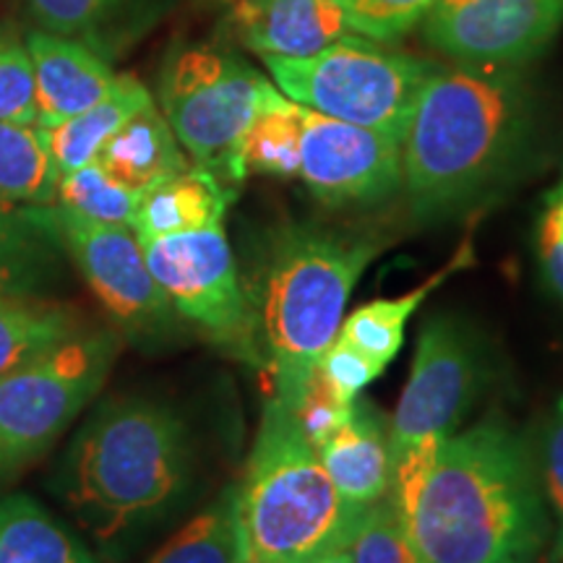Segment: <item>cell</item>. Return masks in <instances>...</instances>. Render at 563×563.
<instances>
[{
    "mask_svg": "<svg viewBox=\"0 0 563 563\" xmlns=\"http://www.w3.org/2000/svg\"><path fill=\"white\" fill-rule=\"evenodd\" d=\"M534 133L532 95L517 66H435L402 136V188L412 214H464L519 170Z\"/></svg>",
    "mask_w": 563,
    "mask_h": 563,
    "instance_id": "cell-1",
    "label": "cell"
},
{
    "mask_svg": "<svg viewBox=\"0 0 563 563\" xmlns=\"http://www.w3.org/2000/svg\"><path fill=\"white\" fill-rule=\"evenodd\" d=\"M194 477L188 420L162 399L121 397L76 431L51 490L102 551L118 553L178 511Z\"/></svg>",
    "mask_w": 563,
    "mask_h": 563,
    "instance_id": "cell-2",
    "label": "cell"
},
{
    "mask_svg": "<svg viewBox=\"0 0 563 563\" xmlns=\"http://www.w3.org/2000/svg\"><path fill=\"white\" fill-rule=\"evenodd\" d=\"M405 525L426 563H534L551 519L532 443L498 420L456 431Z\"/></svg>",
    "mask_w": 563,
    "mask_h": 563,
    "instance_id": "cell-3",
    "label": "cell"
},
{
    "mask_svg": "<svg viewBox=\"0 0 563 563\" xmlns=\"http://www.w3.org/2000/svg\"><path fill=\"white\" fill-rule=\"evenodd\" d=\"M382 241L316 224L274 230L243 277L253 313L256 357L272 397L298 407L316 365L336 340L357 279Z\"/></svg>",
    "mask_w": 563,
    "mask_h": 563,
    "instance_id": "cell-4",
    "label": "cell"
},
{
    "mask_svg": "<svg viewBox=\"0 0 563 563\" xmlns=\"http://www.w3.org/2000/svg\"><path fill=\"white\" fill-rule=\"evenodd\" d=\"M238 493L251 563H316L350 545L365 517L342 501L295 412L274 397Z\"/></svg>",
    "mask_w": 563,
    "mask_h": 563,
    "instance_id": "cell-5",
    "label": "cell"
},
{
    "mask_svg": "<svg viewBox=\"0 0 563 563\" xmlns=\"http://www.w3.org/2000/svg\"><path fill=\"white\" fill-rule=\"evenodd\" d=\"M485 384V344L460 316L435 313L418 334L412 368L391 418L389 501L407 517L443 441L460 431Z\"/></svg>",
    "mask_w": 563,
    "mask_h": 563,
    "instance_id": "cell-6",
    "label": "cell"
},
{
    "mask_svg": "<svg viewBox=\"0 0 563 563\" xmlns=\"http://www.w3.org/2000/svg\"><path fill=\"white\" fill-rule=\"evenodd\" d=\"M112 327H89L0 376V485L11 483L58 443L102 391L121 355Z\"/></svg>",
    "mask_w": 563,
    "mask_h": 563,
    "instance_id": "cell-7",
    "label": "cell"
},
{
    "mask_svg": "<svg viewBox=\"0 0 563 563\" xmlns=\"http://www.w3.org/2000/svg\"><path fill=\"white\" fill-rule=\"evenodd\" d=\"M287 100L334 121L382 131L402 144L412 104L433 63L350 34L308 58H264Z\"/></svg>",
    "mask_w": 563,
    "mask_h": 563,
    "instance_id": "cell-8",
    "label": "cell"
},
{
    "mask_svg": "<svg viewBox=\"0 0 563 563\" xmlns=\"http://www.w3.org/2000/svg\"><path fill=\"white\" fill-rule=\"evenodd\" d=\"M277 91L274 81L235 53L188 45L175 47L162 66L159 110L196 165L238 186L245 178V131Z\"/></svg>",
    "mask_w": 563,
    "mask_h": 563,
    "instance_id": "cell-9",
    "label": "cell"
},
{
    "mask_svg": "<svg viewBox=\"0 0 563 563\" xmlns=\"http://www.w3.org/2000/svg\"><path fill=\"white\" fill-rule=\"evenodd\" d=\"M139 243L175 313L235 361L258 365L251 302L222 224Z\"/></svg>",
    "mask_w": 563,
    "mask_h": 563,
    "instance_id": "cell-10",
    "label": "cell"
},
{
    "mask_svg": "<svg viewBox=\"0 0 563 563\" xmlns=\"http://www.w3.org/2000/svg\"><path fill=\"white\" fill-rule=\"evenodd\" d=\"M55 209L68 258L102 302L112 329L141 350L170 347L183 332V319L152 277L136 232Z\"/></svg>",
    "mask_w": 563,
    "mask_h": 563,
    "instance_id": "cell-11",
    "label": "cell"
},
{
    "mask_svg": "<svg viewBox=\"0 0 563 563\" xmlns=\"http://www.w3.org/2000/svg\"><path fill=\"white\" fill-rule=\"evenodd\" d=\"M561 26L563 0H435L422 37L456 63L522 68L548 51Z\"/></svg>",
    "mask_w": 563,
    "mask_h": 563,
    "instance_id": "cell-12",
    "label": "cell"
},
{
    "mask_svg": "<svg viewBox=\"0 0 563 563\" xmlns=\"http://www.w3.org/2000/svg\"><path fill=\"white\" fill-rule=\"evenodd\" d=\"M300 178L323 207H376L402 188V144L382 131L306 110Z\"/></svg>",
    "mask_w": 563,
    "mask_h": 563,
    "instance_id": "cell-13",
    "label": "cell"
},
{
    "mask_svg": "<svg viewBox=\"0 0 563 563\" xmlns=\"http://www.w3.org/2000/svg\"><path fill=\"white\" fill-rule=\"evenodd\" d=\"M228 21L262 58H308L352 34L342 0H228Z\"/></svg>",
    "mask_w": 563,
    "mask_h": 563,
    "instance_id": "cell-14",
    "label": "cell"
},
{
    "mask_svg": "<svg viewBox=\"0 0 563 563\" xmlns=\"http://www.w3.org/2000/svg\"><path fill=\"white\" fill-rule=\"evenodd\" d=\"M37 87V125H55L95 108L118 84L110 60L81 42L51 32H30L26 37Z\"/></svg>",
    "mask_w": 563,
    "mask_h": 563,
    "instance_id": "cell-15",
    "label": "cell"
},
{
    "mask_svg": "<svg viewBox=\"0 0 563 563\" xmlns=\"http://www.w3.org/2000/svg\"><path fill=\"white\" fill-rule=\"evenodd\" d=\"M66 258L53 203L0 201V292L47 298L66 274Z\"/></svg>",
    "mask_w": 563,
    "mask_h": 563,
    "instance_id": "cell-16",
    "label": "cell"
},
{
    "mask_svg": "<svg viewBox=\"0 0 563 563\" xmlns=\"http://www.w3.org/2000/svg\"><path fill=\"white\" fill-rule=\"evenodd\" d=\"M389 435L391 420L368 399L357 397L342 426L316 449L350 509L368 511L389 490Z\"/></svg>",
    "mask_w": 563,
    "mask_h": 563,
    "instance_id": "cell-17",
    "label": "cell"
},
{
    "mask_svg": "<svg viewBox=\"0 0 563 563\" xmlns=\"http://www.w3.org/2000/svg\"><path fill=\"white\" fill-rule=\"evenodd\" d=\"M170 0H26L42 30L112 60L157 24Z\"/></svg>",
    "mask_w": 563,
    "mask_h": 563,
    "instance_id": "cell-18",
    "label": "cell"
},
{
    "mask_svg": "<svg viewBox=\"0 0 563 563\" xmlns=\"http://www.w3.org/2000/svg\"><path fill=\"white\" fill-rule=\"evenodd\" d=\"M95 162L112 180L136 194L150 191L191 167L154 100L112 133Z\"/></svg>",
    "mask_w": 563,
    "mask_h": 563,
    "instance_id": "cell-19",
    "label": "cell"
},
{
    "mask_svg": "<svg viewBox=\"0 0 563 563\" xmlns=\"http://www.w3.org/2000/svg\"><path fill=\"white\" fill-rule=\"evenodd\" d=\"M235 196V186H228L214 173L194 165L139 196L131 230L139 241H152L175 232L214 228L222 224Z\"/></svg>",
    "mask_w": 563,
    "mask_h": 563,
    "instance_id": "cell-20",
    "label": "cell"
},
{
    "mask_svg": "<svg viewBox=\"0 0 563 563\" xmlns=\"http://www.w3.org/2000/svg\"><path fill=\"white\" fill-rule=\"evenodd\" d=\"M0 563H100L74 530L26 493L0 496Z\"/></svg>",
    "mask_w": 563,
    "mask_h": 563,
    "instance_id": "cell-21",
    "label": "cell"
},
{
    "mask_svg": "<svg viewBox=\"0 0 563 563\" xmlns=\"http://www.w3.org/2000/svg\"><path fill=\"white\" fill-rule=\"evenodd\" d=\"M150 102V89L136 76H118V84L112 87L110 95L97 102L95 108L68 118L55 129H42L47 136V146H51L58 178L95 162L112 133Z\"/></svg>",
    "mask_w": 563,
    "mask_h": 563,
    "instance_id": "cell-22",
    "label": "cell"
},
{
    "mask_svg": "<svg viewBox=\"0 0 563 563\" xmlns=\"http://www.w3.org/2000/svg\"><path fill=\"white\" fill-rule=\"evenodd\" d=\"M150 563H251L238 485L224 488L214 504L188 519Z\"/></svg>",
    "mask_w": 563,
    "mask_h": 563,
    "instance_id": "cell-23",
    "label": "cell"
},
{
    "mask_svg": "<svg viewBox=\"0 0 563 563\" xmlns=\"http://www.w3.org/2000/svg\"><path fill=\"white\" fill-rule=\"evenodd\" d=\"M66 302L0 292V376L84 327Z\"/></svg>",
    "mask_w": 563,
    "mask_h": 563,
    "instance_id": "cell-24",
    "label": "cell"
},
{
    "mask_svg": "<svg viewBox=\"0 0 563 563\" xmlns=\"http://www.w3.org/2000/svg\"><path fill=\"white\" fill-rule=\"evenodd\" d=\"M467 264L470 251H460L452 264L443 266L441 272H435L433 277H428L422 285L415 287V290L397 295V298H378L365 302V306L352 311L347 319L342 321L340 336L350 344H355L361 352H365L373 363L386 368V365L397 357L399 347H402L405 327L407 321L412 319V313L418 311L420 302L426 300L449 274H454L460 266Z\"/></svg>",
    "mask_w": 563,
    "mask_h": 563,
    "instance_id": "cell-25",
    "label": "cell"
},
{
    "mask_svg": "<svg viewBox=\"0 0 563 563\" xmlns=\"http://www.w3.org/2000/svg\"><path fill=\"white\" fill-rule=\"evenodd\" d=\"M58 170L40 125L0 121V201L53 203Z\"/></svg>",
    "mask_w": 563,
    "mask_h": 563,
    "instance_id": "cell-26",
    "label": "cell"
},
{
    "mask_svg": "<svg viewBox=\"0 0 563 563\" xmlns=\"http://www.w3.org/2000/svg\"><path fill=\"white\" fill-rule=\"evenodd\" d=\"M302 121H306V108L277 91L245 131L241 146L243 173L269 175V178L300 175Z\"/></svg>",
    "mask_w": 563,
    "mask_h": 563,
    "instance_id": "cell-27",
    "label": "cell"
},
{
    "mask_svg": "<svg viewBox=\"0 0 563 563\" xmlns=\"http://www.w3.org/2000/svg\"><path fill=\"white\" fill-rule=\"evenodd\" d=\"M139 196L141 194L112 180L97 162L60 175L58 188H55V201L60 209L79 214L84 220L125 224V228H131L136 217Z\"/></svg>",
    "mask_w": 563,
    "mask_h": 563,
    "instance_id": "cell-28",
    "label": "cell"
},
{
    "mask_svg": "<svg viewBox=\"0 0 563 563\" xmlns=\"http://www.w3.org/2000/svg\"><path fill=\"white\" fill-rule=\"evenodd\" d=\"M350 555L352 563H426L405 519L386 496L365 511L350 543Z\"/></svg>",
    "mask_w": 563,
    "mask_h": 563,
    "instance_id": "cell-29",
    "label": "cell"
},
{
    "mask_svg": "<svg viewBox=\"0 0 563 563\" xmlns=\"http://www.w3.org/2000/svg\"><path fill=\"white\" fill-rule=\"evenodd\" d=\"M0 121L37 125L32 58L13 26H0Z\"/></svg>",
    "mask_w": 563,
    "mask_h": 563,
    "instance_id": "cell-30",
    "label": "cell"
},
{
    "mask_svg": "<svg viewBox=\"0 0 563 563\" xmlns=\"http://www.w3.org/2000/svg\"><path fill=\"white\" fill-rule=\"evenodd\" d=\"M352 34L373 42H394L415 30L435 0H342Z\"/></svg>",
    "mask_w": 563,
    "mask_h": 563,
    "instance_id": "cell-31",
    "label": "cell"
},
{
    "mask_svg": "<svg viewBox=\"0 0 563 563\" xmlns=\"http://www.w3.org/2000/svg\"><path fill=\"white\" fill-rule=\"evenodd\" d=\"M532 452L534 464H538L540 488H543V498L551 506L555 522L553 559L563 561V397L548 415L543 433H540L538 446H532Z\"/></svg>",
    "mask_w": 563,
    "mask_h": 563,
    "instance_id": "cell-32",
    "label": "cell"
},
{
    "mask_svg": "<svg viewBox=\"0 0 563 563\" xmlns=\"http://www.w3.org/2000/svg\"><path fill=\"white\" fill-rule=\"evenodd\" d=\"M316 371H319V376L329 384V389H332L342 402L352 405L361 397L365 386L376 382L386 368L373 363L365 352H361L355 344H350L347 340H342V336L336 334V340L329 344L327 352L321 355Z\"/></svg>",
    "mask_w": 563,
    "mask_h": 563,
    "instance_id": "cell-33",
    "label": "cell"
},
{
    "mask_svg": "<svg viewBox=\"0 0 563 563\" xmlns=\"http://www.w3.org/2000/svg\"><path fill=\"white\" fill-rule=\"evenodd\" d=\"M534 241H538V262L548 290L563 306V241L545 211H540L538 238Z\"/></svg>",
    "mask_w": 563,
    "mask_h": 563,
    "instance_id": "cell-34",
    "label": "cell"
},
{
    "mask_svg": "<svg viewBox=\"0 0 563 563\" xmlns=\"http://www.w3.org/2000/svg\"><path fill=\"white\" fill-rule=\"evenodd\" d=\"M543 211H545L548 217H551L553 224H555V230H559V235H561V241H563V178H561L559 186H555L553 191L545 196Z\"/></svg>",
    "mask_w": 563,
    "mask_h": 563,
    "instance_id": "cell-35",
    "label": "cell"
},
{
    "mask_svg": "<svg viewBox=\"0 0 563 563\" xmlns=\"http://www.w3.org/2000/svg\"><path fill=\"white\" fill-rule=\"evenodd\" d=\"M316 563H352V555H350V545H342L336 548V551L327 553L323 559H319Z\"/></svg>",
    "mask_w": 563,
    "mask_h": 563,
    "instance_id": "cell-36",
    "label": "cell"
}]
</instances>
